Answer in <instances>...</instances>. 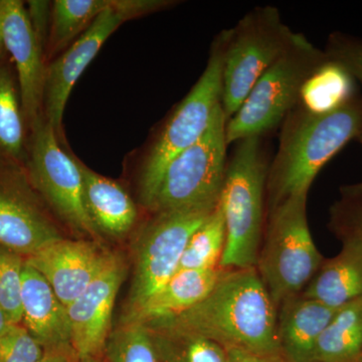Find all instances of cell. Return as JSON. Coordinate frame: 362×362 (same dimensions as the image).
Instances as JSON below:
<instances>
[{
  "mask_svg": "<svg viewBox=\"0 0 362 362\" xmlns=\"http://www.w3.org/2000/svg\"><path fill=\"white\" fill-rule=\"evenodd\" d=\"M95 240L62 239L25 259L62 303L69 306L104 271L113 257Z\"/></svg>",
  "mask_w": 362,
  "mask_h": 362,
  "instance_id": "obj_13",
  "label": "cell"
},
{
  "mask_svg": "<svg viewBox=\"0 0 362 362\" xmlns=\"http://www.w3.org/2000/svg\"><path fill=\"white\" fill-rule=\"evenodd\" d=\"M226 225L220 202L188 240L177 272L220 268L226 247Z\"/></svg>",
  "mask_w": 362,
  "mask_h": 362,
  "instance_id": "obj_26",
  "label": "cell"
},
{
  "mask_svg": "<svg viewBox=\"0 0 362 362\" xmlns=\"http://www.w3.org/2000/svg\"><path fill=\"white\" fill-rule=\"evenodd\" d=\"M147 328L159 362H228L226 349L213 340L183 331Z\"/></svg>",
  "mask_w": 362,
  "mask_h": 362,
  "instance_id": "obj_25",
  "label": "cell"
},
{
  "mask_svg": "<svg viewBox=\"0 0 362 362\" xmlns=\"http://www.w3.org/2000/svg\"><path fill=\"white\" fill-rule=\"evenodd\" d=\"M307 197L295 195L269 214L256 270L277 308L302 294L325 261L309 228Z\"/></svg>",
  "mask_w": 362,
  "mask_h": 362,
  "instance_id": "obj_5",
  "label": "cell"
},
{
  "mask_svg": "<svg viewBox=\"0 0 362 362\" xmlns=\"http://www.w3.org/2000/svg\"><path fill=\"white\" fill-rule=\"evenodd\" d=\"M225 32L221 106L228 121L259 78L291 45L297 33L272 6L255 7Z\"/></svg>",
  "mask_w": 362,
  "mask_h": 362,
  "instance_id": "obj_7",
  "label": "cell"
},
{
  "mask_svg": "<svg viewBox=\"0 0 362 362\" xmlns=\"http://www.w3.org/2000/svg\"><path fill=\"white\" fill-rule=\"evenodd\" d=\"M78 359L74 350H59L45 351L37 362H78Z\"/></svg>",
  "mask_w": 362,
  "mask_h": 362,
  "instance_id": "obj_34",
  "label": "cell"
},
{
  "mask_svg": "<svg viewBox=\"0 0 362 362\" xmlns=\"http://www.w3.org/2000/svg\"><path fill=\"white\" fill-rule=\"evenodd\" d=\"M26 175L71 230L93 240L100 237L86 211L83 178L76 156L64 149L56 130L44 116L30 131Z\"/></svg>",
  "mask_w": 362,
  "mask_h": 362,
  "instance_id": "obj_10",
  "label": "cell"
},
{
  "mask_svg": "<svg viewBox=\"0 0 362 362\" xmlns=\"http://www.w3.org/2000/svg\"><path fill=\"white\" fill-rule=\"evenodd\" d=\"M324 52L362 86V39L340 32L332 33L328 37Z\"/></svg>",
  "mask_w": 362,
  "mask_h": 362,
  "instance_id": "obj_30",
  "label": "cell"
},
{
  "mask_svg": "<svg viewBox=\"0 0 362 362\" xmlns=\"http://www.w3.org/2000/svg\"><path fill=\"white\" fill-rule=\"evenodd\" d=\"M13 325L9 321V319L7 318L6 314L4 313V311L2 310L1 307H0V334L8 329L9 326Z\"/></svg>",
  "mask_w": 362,
  "mask_h": 362,
  "instance_id": "obj_36",
  "label": "cell"
},
{
  "mask_svg": "<svg viewBox=\"0 0 362 362\" xmlns=\"http://www.w3.org/2000/svg\"><path fill=\"white\" fill-rule=\"evenodd\" d=\"M21 325L45 351L74 350L66 307L42 275L25 264L21 284Z\"/></svg>",
  "mask_w": 362,
  "mask_h": 362,
  "instance_id": "obj_16",
  "label": "cell"
},
{
  "mask_svg": "<svg viewBox=\"0 0 362 362\" xmlns=\"http://www.w3.org/2000/svg\"><path fill=\"white\" fill-rule=\"evenodd\" d=\"M361 131V94L330 113H311L297 106L282 123L277 153L269 166V209L308 194L321 169Z\"/></svg>",
  "mask_w": 362,
  "mask_h": 362,
  "instance_id": "obj_2",
  "label": "cell"
},
{
  "mask_svg": "<svg viewBox=\"0 0 362 362\" xmlns=\"http://www.w3.org/2000/svg\"><path fill=\"white\" fill-rule=\"evenodd\" d=\"M30 132L26 126L16 71L0 63V164L28 166Z\"/></svg>",
  "mask_w": 362,
  "mask_h": 362,
  "instance_id": "obj_21",
  "label": "cell"
},
{
  "mask_svg": "<svg viewBox=\"0 0 362 362\" xmlns=\"http://www.w3.org/2000/svg\"><path fill=\"white\" fill-rule=\"evenodd\" d=\"M114 0H56L52 2L51 25L45 59H56L85 33Z\"/></svg>",
  "mask_w": 362,
  "mask_h": 362,
  "instance_id": "obj_23",
  "label": "cell"
},
{
  "mask_svg": "<svg viewBox=\"0 0 362 362\" xmlns=\"http://www.w3.org/2000/svg\"><path fill=\"white\" fill-rule=\"evenodd\" d=\"M358 95L354 77L342 66L328 58L305 83L298 106L311 113H330Z\"/></svg>",
  "mask_w": 362,
  "mask_h": 362,
  "instance_id": "obj_24",
  "label": "cell"
},
{
  "mask_svg": "<svg viewBox=\"0 0 362 362\" xmlns=\"http://www.w3.org/2000/svg\"><path fill=\"white\" fill-rule=\"evenodd\" d=\"M216 206L153 214L138 238L134 274L121 323L133 318L175 275L188 240Z\"/></svg>",
  "mask_w": 362,
  "mask_h": 362,
  "instance_id": "obj_9",
  "label": "cell"
},
{
  "mask_svg": "<svg viewBox=\"0 0 362 362\" xmlns=\"http://www.w3.org/2000/svg\"><path fill=\"white\" fill-rule=\"evenodd\" d=\"M78 362H107L104 356L102 357H88V358L80 359Z\"/></svg>",
  "mask_w": 362,
  "mask_h": 362,
  "instance_id": "obj_37",
  "label": "cell"
},
{
  "mask_svg": "<svg viewBox=\"0 0 362 362\" xmlns=\"http://www.w3.org/2000/svg\"><path fill=\"white\" fill-rule=\"evenodd\" d=\"M362 362V361H361Z\"/></svg>",
  "mask_w": 362,
  "mask_h": 362,
  "instance_id": "obj_40",
  "label": "cell"
},
{
  "mask_svg": "<svg viewBox=\"0 0 362 362\" xmlns=\"http://www.w3.org/2000/svg\"><path fill=\"white\" fill-rule=\"evenodd\" d=\"M275 362H285V361H283L282 358H281V359H278V361H276Z\"/></svg>",
  "mask_w": 362,
  "mask_h": 362,
  "instance_id": "obj_39",
  "label": "cell"
},
{
  "mask_svg": "<svg viewBox=\"0 0 362 362\" xmlns=\"http://www.w3.org/2000/svg\"><path fill=\"white\" fill-rule=\"evenodd\" d=\"M362 361V297L340 307L322 331L311 362Z\"/></svg>",
  "mask_w": 362,
  "mask_h": 362,
  "instance_id": "obj_22",
  "label": "cell"
},
{
  "mask_svg": "<svg viewBox=\"0 0 362 362\" xmlns=\"http://www.w3.org/2000/svg\"><path fill=\"white\" fill-rule=\"evenodd\" d=\"M357 140H358L359 143H361V146H362V131H361V134H359L358 138H357Z\"/></svg>",
  "mask_w": 362,
  "mask_h": 362,
  "instance_id": "obj_38",
  "label": "cell"
},
{
  "mask_svg": "<svg viewBox=\"0 0 362 362\" xmlns=\"http://www.w3.org/2000/svg\"><path fill=\"white\" fill-rule=\"evenodd\" d=\"M235 144L220 197L226 233L223 270L256 268L264 235L269 165L262 137Z\"/></svg>",
  "mask_w": 362,
  "mask_h": 362,
  "instance_id": "obj_3",
  "label": "cell"
},
{
  "mask_svg": "<svg viewBox=\"0 0 362 362\" xmlns=\"http://www.w3.org/2000/svg\"><path fill=\"white\" fill-rule=\"evenodd\" d=\"M107 362H159L148 328L142 323H121L105 347Z\"/></svg>",
  "mask_w": 362,
  "mask_h": 362,
  "instance_id": "obj_27",
  "label": "cell"
},
{
  "mask_svg": "<svg viewBox=\"0 0 362 362\" xmlns=\"http://www.w3.org/2000/svg\"><path fill=\"white\" fill-rule=\"evenodd\" d=\"M225 272L221 268L176 272L141 310L125 323H146L188 310L211 292Z\"/></svg>",
  "mask_w": 362,
  "mask_h": 362,
  "instance_id": "obj_20",
  "label": "cell"
},
{
  "mask_svg": "<svg viewBox=\"0 0 362 362\" xmlns=\"http://www.w3.org/2000/svg\"><path fill=\"white\" fill-rule=\"evenodd\" d=\"M83 178L86 211L100 235L125 237L134 228L138 211L128 192L116 181L100 175L76 156Z\"/></svg>",
  "mask_w": 362,
  "mask_h": 362,
  "instance_id": "obj_19",
  "label": "cell"
},
{
  "mask_svg": "<svg viewBox=\"0 0 362 362\" xmlns=\"http://www.w3.org/2000/svg\"><path fill=\"white\" fill-rule=\"evenodd\" d=\"M4 35L6 52L16 66L21 107L28 132L42 114L45 69V49L33 33L23 1L4 0Z\"/></svg>",
  "mask_w": 362,
  "mask_h": 362,
  "instance_id": "obj_14",
  "label": "cell"
},
{
  "mask_svg": "<svg viewBox=\"0 0 362 362\" xmlns=\"http://www.w3.org/2000/svg\"><path fill=\"white\" fill-rule=\"evenodd\" d=\"M44 352L21 324H13L0 334V362H37Z\"/></svg>",
  "mask_w": 362,
  "mask_h": 362,
  "instance_id": "obj_29",
  "label": "cell"
},
{
  "mask_svg": "<svg viewBox=\"0 0 362 362\" xmlns=\"http://www.w3.org/2000/svg\"><path fill=\"white\" fill-rule=\"evenodd\" d=\"M331 223L362 233V183L342 190L341 199L332 207Z\"/></svg>",
  "mask_w": 362,
  "mask_h": 362,
  "instance_id": "obj_31",
  "label": "cell"
},
{
  "mask_svg": "<svg viewBox=\"0 0 362 362\" xmlns=\"http://www.w3.org/2000/svg\"><path fill=\"white\" fill-rule=\"evenodd\" d=\"M226 350L228 354V362H275L278 361V359L265 358V357L256 356L239 349Z\"/></svg>",
  "mask_w": 362,
  "mask_h": 362,
  "instance_id": "obj_33",
  "label": "cell"
},
{
  "mask_svg": "<svg viewBox=\"0 0 362 362\" xmlns=\"http://www.w3.org/2000/svg\"><path fill=\"white\" fill-rule=\"evenodd\" d=\"M339 308L304 296L286 299L278 307L277 335L285 362H311L317 340Z\"/></svg>",
  "mask_w": 362,
  "mask_h": 362,
  "instance_id": "obj_18",
  "label": "cell"
},
{
  "mask_svg": "<svg viewBox=\"0 0 362 362\" xmlns=\"http://www.w3.org/2000/svg\"><path fill=\"white\" fill-rule=\"evenodd\" d=\"M226 126L221 106L206 133L169 162L147 209L157 214L218 204L228 163Z\"/></svg>",
  "mask_w": 362,
  "mask_h": 362,
  "instance_id": "obj_8",
  "label": "cell"
},
{
  "mask_svg": "<svg viewBox=\"0 0 362 362\" xmlns=\"http://www.w3.org/2000/svg\"><path fill=\"white\" fill-rule=\"evenodd\" d=\"M125 276L122 259L114 254L104 271L66 306L71 346L78 361L104 356L107 340L112 332L114 305Z\"/></svg>",
  "mask_w": 362,
  "mask_h": 362,
  "instance_id": "obj_12",
  "label": "cell"
},
{
  "mask_svg": "<svg viewBox=\"0 0 362 362\" xmlns=\"http://www.w3.org/2000/svg\"><path fill=\"white\" fill-rule=\"evenodd\" d=\"M324 51L297 33L291 45L263 74L237 113L226 121L228 145L263 137L298 106L305 83L327 61Z\"/></svg>",
  "mask_w": 362,
  "mask_h": 362,
  "instance_id": "obj_4",
  "label": "cell"
},
{
  "mask_svg": "<svg viewBox=\"0 0 362 362\" xmlns=\"http://www.w3.org/2000/svg\"><path fill=\"white\" fill-rule=\"evenodd\" d=\"M130 20L132 18L122 8V1L114 0L113 6L98 16L85 33L47 64L42 114L63 144L64 112L74 86L112 33Z\"/></svg>",
  "mask_w": 362,
  "mask_h": 362,
  "instance_id": "obj_11",
  "label": "cell"
},
{
  "mask_svg": "<svg viewBox=\"0 0 362 362\" xmlns=\"http://www.w3.org/2000/svg\"><path fill=\"white\" fill-rule=\"evenodd\" d=\"M51 8L52 4L47 1H28L26 8L28 21L45 54L51 25Z\"/></svg>",
  "mask_w": 362,
  "mask_h": 362,
  "instance_id": "obj_32",
  "label": "cell"
},
{
  "mask_svg": "<svg viewBox=\"0 0 362 362\" xmlns=\"http://www.w3.org/2000/svg\"><path fill=\"white\" fill-rule=\"evenodd\" d=\"M278 308L256 268L226 270L199 304L177 315L142 323L206 337L223 349L280 359Z\"/></svg>",
  "mask_w": 362,
  "mask_h": 362,
  "instance_id": "obj_1",
  "label": "cell"
},
{
  "mask_svg": "<svg viewBox=\"0 0 362 362\" xmlns=\"http://www.w3.org/2000/svg\"><path fill=\"white\" fill-rule=\"evenodd\" d=\"M4 9H6V1L0 0V63L4 61V52H6L4 35Z\"/></svg>",
  "mask_w": 362,
  "mask_h": 362,
  "instance_id": "obj_35",
  "label": "cell"
},
{
  "mask_svg": "<svg viewBox=\"0 0 362 362\" xmlns=\"http://www.w3.org/2000/svg\"><path fill=\"white\" fill-rule=\"evenodd\" d=\"M14 168H20L0 164V246L28 258L63 237L32 201L9 185Z\"/></svg>",
  "mask_w": 362,
  "mask_h": 362,
  "instance_id": "obj_15",
  "label": "cell"
},
{
  "mask_svg": "<svg viewBox=\"0 0 362 362\" xmlns=\"http://www.w3.org/2000/svg\"><path fill=\"white\" fill-rule=\"evenodd\" d=\"M25 257L0 246V307L11 324H21V284Z\"/></svg>",
  "mask_w": 362,
  "mask_h": 362,
  "instance_id": "obj_28",
  "label": "cell"
},
{
  "mask_svg": "<svg viewBox=\"0 0 362 362\" xmlns=\"http://www.w3.org/2000/svg\"><path fill=\"white\" fill-rule=\"evenodd\" d=\"M225 45L223 30L211 44L204 73L169 116L145 156L139 181L140 201L145 207L156 194L169 162L206 133L221 106Z\"/></svg>",
  "mask_w": 362,
  "mask_h": 362,
  "instance_id": "obj_6",
  "label": "cell"
},
{
  "mask_svg": "<svg viewBox=\"0 0 362 362\" xmlns=\"http://www.w3.org/2000/svg\"><path fill=\"white\" fill-rule=\"evenodd\" d=\"M342 238L341 251L325 259L302 294L340 308L362 297V233L333 226Z\"/></svg>",
  "mask_w": 362,
  "mask_h": 362,
  "instance_id": "obj_17",
  "label": "cell"
}]
</instances>
